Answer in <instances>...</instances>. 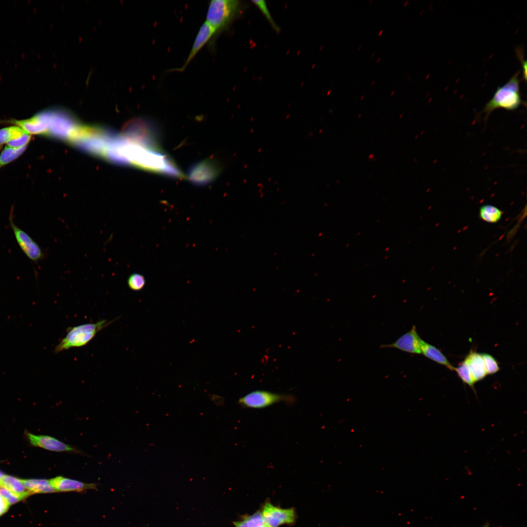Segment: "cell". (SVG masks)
Returning a JSON list of instances; mask_svg holds the SVG:
<instances>
[{"label": "cell", "instance_id": "14", "mask_svg": "<svg viewBox=\"0 0 527 527\" xmlns=\"http://www.w3.org/2000/svg\"><path fill=\"white\" fill-rule=\"evenodd\" d=\"M0 486L5 487L22 499L32 494L23 484L20 479L11 476L4 475L0 479Z\"/></svg>", "mask_w": 527, "mask_h": 527}, {"label": "cell", "instance_id": "36", "mask_svg": "<svg viewBox=\"0 0 527 527\" xmlns=\"http://www.w3.org/2000/svg\"><path fill=\"white\" fill-rule=\"evenodd\" d=\"M361 46H360V47H359V49H358L359 50V49H360V48H361Z\"/></svg>", "mask_w": 527, "mask_h": 527}, {"label": "cell", "instance_id": "2", "mask_svg": "<svg viewBox=\"0 0 527 527\" xmlns=\"http://www.w3.org/2000/svg\"><path fill=\"white\" fill-rule=\"evenodd\" d=\"M241 8V2L237 0L210 1L207 11L206 21L214 29L215 38L229 27L240 14Z\"/></svg>", "mask_w": 527, "mask_h": 527}, {"label": "cell", "instance_id": "5", "mask_svg": "<svg viewBox=\"0 0 527 527\" xmlns=\"http://www.w3.org/2000/svg\"><path fill=\"white\" fill-rule=\"evenodd\" d=\"M13 212V207H12L9 216V222L16 241L27 258L32 262L37 263L44 258V254L40 245L32 238L14 223Z\"/></svg>", "mask_w": 527, "mask_h": 527}, {"label": "cell", "instance_id": "15", "mask_svg": "<svg viewBox=\"0 0 527 527\" xmlns=\"http://www.w3.org/2000/svg\"><path fill=\"white\" fill-rule=\"evenodd\" d=\"M26 488L32 493H47L56 492L49 481L45 479L21 480Z\"/></svg>", "mask_w": 527, "mask_h": 527}, {"label": "cell", "instance_id": "23", "mask_svg": "<svg viewBox=\"0 0 527 527\" xmlns=\"http://www.w3.org/2000/svg\"><path fill=\"white\" fill-rule=\"evenodd\" d=\"M31 135L25 133L18 138L7 142V146L14 148H19L27 146V145L31 140Z\"/></svg>", "mask_w": 527, "mask_h": 527}, {"label": "cell", "instance_id": "12", "mask_svg": "<svg viewBox=\"0 0 527 527\" xmlns=\"http://www.w3.org/2000/svg\"><path fill=\"white\" fill-rule=\"evenodd\" d=\"M465 360L468 365L475 383L483 379L487 375L485 362L481 354L470 351Z\"/></svg>", "mask_w": 527, "mask_h": 527}, {"label": "cell", "instance_id": "18", "mask_svg": "<svg viewBox=\"0 0 527 527\" xmlns=\"http://www.w3.org/2000/svg\"><path fill=\"white\" fill-rule=\"evenodd\" d=\"M26 132L20 127L14 125L0 129V148L10 141L18 138Z\"/></svg>", "mask_w": 527, "mask_h": 527}, {"label": "cell", "instance_id": "8", "mask_svg": "<svg viewBox=\"0 0 527 527\" xmlns=\"http://www.w3.org/2000/svg\"><path fill=\"white\" fill-rule=\"evenodd\" d=\"M215 32L212 27L205 21L200 28L192 46L183 65L180 68L172 69L171 71L183 72L193 60L199 51L212 40L214 41Z\"/></svg>", "mask_w": 527, "mask_h": 527}, {"label": "cell", "instance_id": "9", "mask_svg": "<svg viewBox=\"0 0 527 527\" xmlns=\"http://www.w3.org/2000/svg\"><path fill=\"white\" fill-rule=\"evenodd\" d=\"M421 339L417 333L415 325L399 337L395 342L381 346L382 348H394L411 354H421Z\"/></svg>", "mask_w": 527, "mask_h": 527}, {"label": "cell", "instance_id": "6", "mask_svg": "<svg viewBox=\"0 0 527 527\" xmlns=\"http://www.w3.org/2000/svg\"><path fill=\"white\" fill-rule=\"evenodd\" d=\"M220 171V168L215 161L206 160L193 165L188 171L187 177L193 183L204 185L213 181Z\"/></svg>", "mask_w": 527, "mask_h": 527}, {"label": "cell", "instance_id": "20", "mask_svg": "<svg viewBox=\"0 0 527 527\" xmlns=\"http://www.w3.org/2000/svg\"><path fill=\"white\" fill-rule=\"evenodd\" d=\"M461 379L470 387H473L475 382L473 379L469 367L466 362H463L455 370Z\"/></svg>", "mask_w": 527, "mask_h": 527}, {"label": "cell", "instance_id": "1", "mask_svg": "<svg viewBox=\"0 0 527 527\" xmlns=\"http://www.w3.org/2000/svg\"><path fill=\"white\" fill-rule=\"evenodd\" d=\"M520 71L515 74L502 86H498L492 98L485 104L482 111L487 119L495 109L503 108L508 111L514 110L524 103L520 92Z\"/></svg>", "mask_w": 527, "mask_h": 527}, {"label": "cell", "instance_id": "10", "mask_svg": "<svg viewBox=\"0 0 527 527\" xmlns=\"http://www.w3.org/2000/svg\"><path fill=\"white\" fill-rule=\"evenodd\" d=\"M27 435L31 444L34 446L53 451L79 452L72 446L51 436L29 433Z\"/></svg>", "mask_w": 527, "mask_h": 527}, {"label": "cell", "instance_id": "33", "mask_svg": "<svg viewBox=\"0 0 527 527\" xmlns=\"http://www.w3.org/2000/svg\"><path fill=\"white\" fill-rule=\"evenodd\" d=\"M375 81H373V82H372V83H371V85H373V84H374V83H375Z\"/></svg>", "mask_w": 527, "mask_h": 527}, {"label": "cell", "instance_id": "4", "mask_svg": "<svg viewBox=\"0 0 527 527\" xmlns=\"http://www.w3.org/2000/svg\"><path fill=\"white\" fill-rule=\"evenodd\" d=\"M295 401V398L292 395L257 390L240 398L238 404L244 408L261 409L281 402L292 405Z\"/></svg>", "mask_w": 527, "mask_h": 527}, {"label": "cell", "instance_id": "25", "mask_svg": "<svg viewBox=\"0 0 527 527\" xmlns=\"http://www.w3.org/2000/svg\"><path fill=\"white\" fill-rule=\"evenodd\" d=\"M0 494L6 499L9 505L17 503L23 499L21 497L1 486H0Z\"/></svg>", "mask_w": 527, "mask_h": 527}, {"label": "cell", "instance_id": "24", "mask_svg": "<svg viewBox=\"0 0 527 527\" xmlns=\"http://www.w3.org/2000/svg\"><path fill=\"white\" fill-rule=\"evenodd\" d=\"M252 2L260 9L274 28L276 30H278V27L273 20L265 1L253 0Z\"/></svg>", "mask_w": 527, "mask_h": 527}, {"label": "cell", "instance_id": "32", "mask_svg": "<svg viewBox=\"0 0 527 527\" xmlns=\"http://www.w3.org/2000/svg\"><path fill=\"white\" fill-rule=\"evenodd\" d=\"M380 59H381V58H378V60H377V62H378V61H380Z\"/></svg>", "mask_w": 527, "mask_h": 527}, {"label": "cell", "instance_id": "16", "mask_svg": "<svg viewBox=\"0 0 527 527\" xmlns=\"http://www.w3.org/2000/svg\"><path fill=\"white\" fill-rule=\"evenodd\" d=\"M504 212L498 207L490 204L481 206L479 217L483 221L489 223H496L501 219Z\"/></svg>", "mask_w": 527, "mask_h": 527}, {"label": "cell", "instance_id": "34", "mask_svg": "<svg viewBox=\"0 0 527 527\" xmlns=\"http://www.w3.org/2000/svg\"><path fill=\"white\" fill-rule=\"evenodd\" d=\"M374 53H373L372 54L371 56V57H373V56L374 55Z\"/></svg>", "mask_w": 527, "mask_h": 527}, {"label": "cell", "instance_id": "30", "mask_svg": "<svg viewBox=\"0 0 527 527\" xmlns=\"http://www.w3.org/2000/svg\"><path fill=\"white\" fill-rule=\"evenodd\" d=\"M383 30H381L380 31V32L379 33L378 35L380 36L381 34V33L383 32Z\"/></svg>", "mask_w": 527, "mask_h": 527}, {"label": "cell", "instance_id": "28", "mask_svg": "<svg viewBox=\"0 0 527 527\" xmlns=\"http://www.w3.org/2000/svg\"><path fill=\"white\" fill-rule=\"evenodd\" d=\"M4 474L0 471V479L4 476Z\"/></svg>", "mask_w": 527, "mask_h": 527}, {"label": "cell", "instance_id": "29", "mask_svg": "<svg viewBox=\"0 0 527 527\" xmlns=\"http://www.w3.org/2000/svg\"><path fill=\"white\" fill-rule=\"evenodd\" d=\"M269 527L268 526H267V525H266V524H265L264 523V524L263 525H262V526H261V527Z\"/></svg>", "mask_w": 527, "mask_h": 527}, {"label": "cell", "instance_id": "7", "mask_svg": "<svg viewBox=\"0 0 527 527\" xmlns=\"http://www.w3.org/2000/svg\"><path fill=\"white\" fill-rule=\"evenodd\" d=\"M261 513L264 523L270 527L292 524L296 520V513L293 508H282L270 503L264 505Z\"/></svg>", "mask_w": 527, "mask_h": 527}, {"label": "cell", "instance_id": "31", "mask_svg": "<svg viewBox=\"0 0 527 527\" xmlns=\"http://www.w3.org/2000/svg\"><path fill=\"white\" fill-rule=\"evenodd\" d=\"M408 2V0H407V1H406V2H405V3H404V4L403 5V6H405V5H406L407 4V3Z\"/></svg>", "mask_w": 527, "mask_h": 527}, {"label": "cell", "instance_id": "13", "mask_svg": "<svg viewBox=\"0 0 527 527\" xmlns=\"http://www.w3.org/2000/svg\"><path fill=\"white\" fill-rule=\"evenodd\" d=\"M421 353L426 358L454 371L455 367L448 361L445 355L435 346L422 339L421 341Z\"/></svg>", "mask_w": 527, "mask_h": 527}, {"label": "cell", "instance_id": "3", "mask_svg": "<svg viewBox=\"0 0 527 527\" xmlns=\"http://www.w3.org/2000/svg\"><path fill=\"white\" fill-rule=\"evenodd\" d=\"M114 320L107 321L102 320L95 323L85 324L68 327L66 335L56 346L54 352L58 353L73 347L85 345L99 332L110 324Z\"/></svg>", "mask_w": 527, "mask_h": 527}, {"label": "cell", "instance_id": "22", "mask_svg": "<svg viewBox=\"0 0 527 527\" xmlns=\"http://www.w3.org/2000/svg\"><path fill=\"white\" fill-rule=\"evenodd\" d=\"M481 354L485 362L487 375L494 374L500 370L498 362L492 355L487 353Z\"/></svg>", "mask_w": 527, "mask_h": 527}, {"label": "cell", "instance_id": "11", "mask_svg": "<svg viewBox=\"0 0 527 527\" xmlns=\"http://www.w3.org/2000/svg\"><path fill=\"white\" fill-rule=\"evenodd\" d=\"M49 481L56 492H82L97 488L95 484L85 483L61 476H57Z\"/></svg>", "mask_w": 527, "mask_h": 527}, {"label": "cell", "instance_id": "21", "mask_svg": "<svg viewBox=\"0 0 527 527\" xmlns=\"http://www.w3.org/2000/svg\"><path fill=\"white\" fill-rule=\"evenodd\" d=\"M127 284L128 287L134 291H139L142 289L145 284L144 277L139 273H133L128 278Z\"/></svg>", "mask_w": 527, "mask_h": 527}, {"label": "cell", "instance_id": "17", "mask_svg": "<svg viewBox=\"0 0 527 527\" xmlns=\"http://www.w3.org/2000/svg\"><path fill=\"white\" fill-rule=\"evenodd\" d=\"M264 524L260 511H257L251 515L243 516L241 520L233 522L235 527H260Z\"/></svg>", "mask_w": 527, "mask_h": 527}, {"label": "cell", "instance_id": "27", "mask_svg": "<svg viewBox=\"0 0 527 527\" xmlns=\"http://www.w3.org/2000/svg\"><path fill=\"white\" fill-rule=\"evenodd\" d=\"M481 527H490L489 523L488 522H486V524L485 525H484Z\"/></svg>", "mask_w": 527, "mask_h": 527}, {"label": "cell", "instance_id": "19", "mask_svg": "<svg viewBox=\"0 0 527 527\" xmlns=\"http://www.w3.org/2000/svg\"><path fill=\"white\" fill-rule=\"evenodd\" d=\"M26 147L14 148L6 146L0 155V168L19 157L25 151Z\"/></svg>", "mask_w": 527, "mask_h": 527}, {"label": "cell", "instance_id": "35", "mask_svg": "<svg viewBox=\"0 0 527 527\" xmlns=\"http://www.w3.org/2000/svg\"><path fill=\"white\" fill-rule=\"evenodd\" d=\"M394 92H395V91H393L391 95H392Z\"/></svg>", "mask_w": 527, "mask_h": 527}, {"label": "cell", "instance_id": "26", "mask_svg": "<svg viewBox=\"0 0 527 527\" xmlns=\"http://www.w3.org/2000/svg\"><path fill=\"white\" fill-rule=\"evenodd\" d=\"M9 506L6 499L0 494V516L7 511Z\"/></svg>", "mask_w": 527, "mask_h": 527}]
</instances>
